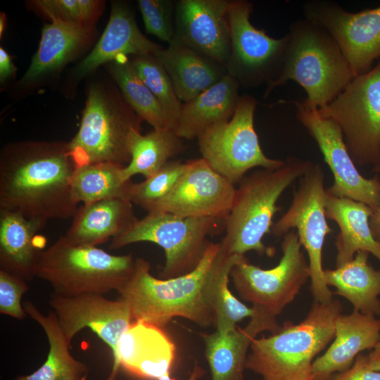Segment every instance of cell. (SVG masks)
I'll return each instance as SVG.
<instances>
[{
  "label": "cell",
  "instance_id": "20",
  "mask_svg": "<svg viewBox=\"0 0 380 380\" xmlns=\"http://www.w3.org/2000/svg\"><path fill=\"white\" fill-rule=\"evenodd\" d=\"M255 310V315L243 328L237 327L224 334L215 331L201 334L210 371V380H244L247 351L253 340L262 331L275 334L281 329L275 317Z\"/></svg>",
  "mask_w": 380,
  "mask_h": 380
},
{
  "label": "cell",
  "instance_id": "26",
  "mask_svg": "<svg viewBox=\"0 0 380 380\" xmlns=\"http://www.w3.org/2000/svg\"><path fill=\"white\" fill-rule=\"evenodd\" d=\"M169 75L183 103L189 102L224 77L227 68L189 46L172 42L155 55Z\"/></svg>",
  "mask_w": 380,
  "mask_h": 380
},
{
  "label": "cell",
  "instance_id": "7",
  "mask_svg": "<svg viewBox=\"0 0 380 380\" xmlns=\"http://www.w3.org/2000/svg\"><path fill=\"white\" fill-rule=\"evenodd\" d=\"M132 254L112 255L96 246H77L62 236L43 251L34 276L61 296L104 295L118 291L132 274Z\"/></svg>",
  "mask_w": 380,
  "mask_h": 380
},
{
  "label": "cell",
  "instance_id": "43",
  "mask_svg": "<svg viewBox=\"0 0 380 380\" xmlns=\"http://www.w3.org/2000/svg\"><path fill=\"white\" fill-rule=\"evenodd\" d=\"M376 173H380V170ZM369 224L373 236L380 242V202L376 210L372 213L369 219Z\"/></svg>",
  "mask_w": 380,
  "mask_h": 380
},
{
  "label": "cell",
  "instance_id": "11",
  "mask_svg": "<svg viewBox=\"0 0 380 380\" xmlns=\"http://www.w3.org/2000/svg\"><path fill=\"white\" fill-rule=\"evenodd\" d=\"M324 173L322 166L315 164L300 178L288 210L273 224L271 234L284 236L296 229L301 246L308 256L310 290L315 302L332 301L333 293L324 281L322 248L327 236L332 229L327 222Z\"/></svg>",
  "mask_w": 380,
  "mask_h": 380
},
{
  "label": "cell",
  "instance_id": "18",
  "mask_svg": "<svg viewBox=\"0 0 380 380\" xmlns=\"http://www.w3.org/2000/svg\"><path fill=\"white\" fill-rule=\"evenodd\" d=\"M229 5L227 0L177 1L172 42L227 68L230 56Z\"/></svg>",
  "mask_w": 380,
  "mask_h": 380
},
{
  "label": "cell",
  "instance_id": "16",
  "mask_svg": "<svg viewBox=\"0 0 380 380\" xmlns=\"http://www.w3.org/2000/svg\"><path fill=\"white\" fill-rule=\"evenodd\" d=\"M236 188L202 158L186 162V167L172 190L148 206L147 213L164 211L182 217L226 219Z\"/></svg>",
  "mask_w": 380,
  "mask_h": 380
},
{
  "label": "cell",
  "instance_id": "2",
  "mask_svg": "<svg viewBox=\"0 0 380 380\" xmlns=\"http://www.w3.org/2000/svg\"><path fill=\"white\" fill-rule=\"evenodd\" d=\"M232 255L221 241L209 242L195 269L170 279L154 277L150 262L139 258L118 292L128 304L133 321L163 328L172 318L181 317L203 328L215 326L217 282Z\"/></svg>",
  "mask_w": 380,
  "mask_h": 380
},
{
  "label": "cell",
  "instance_id": "21",
  "mask_svg": "<svg viewBox=\"0 0 380 380\" xmlns=\"http://www.w3.org/2000/svg\"><path fill=\"white\" fill-rule=\"evenodd\" d=\"M379 337L380 318L354 310L350 314L341 313L336 321L332 343L312 363V379L329 380L346 371L362 351L375 347Z\"/></svg>",
  "mask_w": 380,
  "mask_h": 380
},
{
  "label": "cell",
  "instance_id": "37",
  "mask_svg": "<svg viewBox=\"0 0 380 380\" xmlns=\"http://www.w3.org/2000/svg\"><path fill=\"white\" fill-rule=\"evenodd\" d=\"M32 5L51 20L91 25L99 15L102 3L96 0H36Z\"/></svg>",
  "mask_w": 380,
  "mask_h": 380
},
{
  "label": "cell",
  "instance_id": "45",
  "mask_svg": "<svg viewBox=\"0 0 380 380\" xmlns=\"http://www.w3.org/2000/svg\"><path fill=\"white\" fill-rule=\"evenodd\" d=\"M6 25V16L5 13H1L0 15V37H2V34L5 30Z\"/></svg>",
  "mask_w": 380,
  "mask_h": 380
},
{
  "label": "cell",
  "instance_id": "17",
  "mask_svg": "<svg viewBox=\"0 0 380 380\" xmlns=\"http://www.w3.org/2000/svg\"><path fill=\"white\" fill-rule=\"evenodd\" d=\"M49 303L70 345L79 331L89 328L110 348L113 358L122 336L132 322L129 307L122 298L111 300L102 294L61 296L53 292Z\"/></svg>",
  "mask_w": 380,
  "mask_h": 380
},
{
  "label": "cell",
  "instance_id": "38",
  "mask_svg": "<svg viewBox=\"0 0 380 380\" xmlns=\"http://www.w3.org/2000/svg\"><path fill=\"white\" fill-rule=\"evenodd\" d=\"M137 5L146 32L170 44L175 36V3L170 0H139Z\"/></svg>",
  "mask_w": 380,
  "mask_h": 380
},
{
  "label": "cell",
  "instance_id": "5",
  "mask_svg": "<svg viewBox=\"0 0 380 380\" xmlns=\"http://www.w3.org/2000/svg\"><path fill=\"white\" fill-rule=\"evenodd\" d=\"M313 163L289 157L276 169L261 168L239 182L232 208L224 220L225 235L221 242L232 255L251 251L272 257L274 249L262 241L271 233L273 217L280 210L282 194L312 167Z\"/></svg>",
  "mask_w": 380,
  "mask_h": 380
},
{
  "label": "cell",
  "instance_id": "33",
  "mask_svg": "<svg viewBox=\"0 0 380 380\" xmlns=\"http://www.w3.org/2000/svg\"><path fill=\"white\" fill-rule=\"evenodd\" d=\"M109 70L124 99L142 120L154 129H170L160 104L139 76L131 60L118 58L110 62Z\"/></svg>",
  "mask_w": 380,
  "mask_h": 380
},
{
  "label": "cell",
  "instance_id": "3",
  "mask_svg": "<svg viewBox=\"0 0 380 380\" xmlns=\"http://www.w3.org/2000/svg\"><path fill=\"white\" fill-rule=\"evenodd\" d=\"M286 35L281 69L267 85L265 96L292 80L305 90L304 101L310 108L326 106L354 78L347 60L330 34L307 18L294 21Z\"/></svg>",
  "mask_w": 380,
  "mask_h": 380
},
{
  "label": "cell",
  "instance_id": "23",
  "mask_svg": "<svg viewBox=\"0 0 380 380\" xmlns=\"http://www.w3.org/2000/svg\"><path fill=\"white\" fill-rule=\"evenodd\" d=\"M62 237L77 246H96L122 234L137 220L132 203L109 198L77 208Z\"/></svg>",
  "mask_w": 380,
  "mask_h": 380
},
{
  "label": "cell",
  "instance_id": "24",
  "mask_svg": "<svg viewBox=\"0 0 380 380\" xmlns=\"http://www.w3.org/2000/svg\"><path fill=\"white\" fill-rule=\"evenodd\" d=\"M46 224L21 214L0 210V270L32 280L44 250L39 234Z\"/></svg>",
  "mask_w": 380,
  "mask_h": 380
},
{
  "label": "cell",
  "instance_id": "34",
  "mask_svg": "<svg viewBox=\"0 0 380 380\" xmlns=\"http://www.w3.org/2000/svg\"><path fill=\"white\" fill-rule=\"evenodd\" d=\"M131 61L139 76L160 104L170 129L174 130L183 103L165 68L153 55L134 56Z\"/></svg>",
  "mask_w": 380,
  "mask_h": 380
},
{
  "label": "cell",
  "instance_id": "36",
  "mask_svg": "<svg viewBox=\"0 0 380 380\" xmlns=\"http://www.w3.org/2000/svg\"><path fill=\"white\" fill-rule=\"evenodd\" d=\"M186 167V162L170 160L159 171L144 181L132 182L129 190V201L146 210L169 194Z\"/></svg>",
  "mask_w": 380,
  "mask_h": 380
},
{
  "label": "cell",
  "instance_id": "30",
  "mask_svg": "<svg viewBox=\"0 0 380 380\" xmlns=\"http://www.w3.org/2000/svg\"><path fill=\"white\" fill-rule=\"evenodd\" d=\"M23 308L44 329L49 341V350L45 362L38 369L15 380H65L87 376V366L71 355L70 345L54 312L50 311L44 315L31 301L25 302Z\"/></svg>",
  "mask_w": 380,
  "mask_h": 380
},
{
  "label": "cell",
  "instance_id": "12",
  "mask_svg": "<svg viewBox=\"0 0 380 380\" xmlns=\"http://www.w3.org/2000/svg\"><path fill=\"white\" fill-rule=\"evenodd\" d=\"M281 251L279 262L271 269L254 265L244 256L230 272L239 297L275 317L295 299L310 279L309 264L294 230L284 236Z\"/></svg>",
  "mask_w": 380,
  "mask_h": 380
},
{
  "label": "cell",
  "instance_id": "46",
  "mask_svg": "<svg viewBox=\"0 0 380 380\" xmlns=\"http://www.w3.org/2000/svg\"><path fill=\"white\" fill-rule=\"evenodd\" d=\"M86 377L87 376H82V377H78L75 379H65V380H86Z\"/></svg>",
  "mask_w": 380,
  "mask_h": 380
},
{
  "label": "cell",
  "instance_id": "14",
  "mask_svg": "<svg viewBox=\"0 0 380 380\" xmlns=\"http://www.w3.org/2000/svg\"><path fill=\"white\" fill-rule=\"evenodd\" d=\"M296 118L316 142L334 177L327 192L368 205L373 213L380 202V179L363 177L357 170L346 145L343 133L331 119L303 101H294Z\"/></svg>",
  "mask_w": 380,
  "mask_h": 380
},
{
  "label": "cell",
  "instance_id": "35",
  "mask_svg": "<svg viewBox=\"0 0 380 380\" xmlns=\"http://www.w3.org/2000/svg\"><path fill=\"white\" fill-rule=\"evenodd\" d=\"M245 255H234L225 264L218 277L214 311L216 331L227 333L237 328V323L246 317H253L256 310L238 300L228 286L229 277L233 266Z\"/></svg>",
  "mask_w": 380,
  "mask_h": 380
},
{
  "label": "cell",
  "instance_id": "15",
  "mask_svg": "<svg viewBox=\"0 0 380 380\" xmlns=\"http://www.w3.org/2000/svg\"><path fill=\"white\" fill-rule=\"evenodd\" d=\"M303 11L305 18L334 38L354 77L369 72L380 59V6L353 13L331 1L312 0L303 4Z\"/></svg>",
  "mask_w": 380,
  "mask_h": 380
},
{
  "label": "cell",
  "instance_id": "28",
  "mask_svg": "<svg viewBox=\"0 0 380 380\" xmlns=\"http://www.w3.org/2000/svg\"><path fill=\"white\" fill-rule=\"evenodd\" d=\"M239 82L227 74L218 82L182 104L174 131L192 139L207 129L230 120L239 101Z\"/></svg>",
  "mask_w": 380,
  "mask_h": 380
},
{
  "label": "cell",
  "instance_id": "42",
  "mask_svg": "<svg viewBox=\"0 0 380 380\" xmlns=\"http://www.w3.org/2000/svg\"><path fill=\"white\" fill-rule=\"evenodd\" d=\"M367 367L380 372V337L375 347L367 355Z\"/></svg>",
  "mask_w": 380,
  "mask_h": 380
},
{
  "label": "cell",
  "instance_id": "47",
  "mask_svg": "<svg viewBox=\"0 0 380 380\" xmlns=\"http://www.w3.org/2000/svg\"><path fill=\"white\" fill-rule=\"evenodd\" d=\"M311 380H315V379H311Z\"/></svg>",
  "mask_w": 380,
  "mask_h": 380
},
{
  "label": "cell",
  "instance_id": "1",
  "mask_svg": "<svg viewBox=\"0 0 380 380\" xmlns=\"http://www.w3.org/2000/svg\"><path fill=\"white\" fill-rule=\"evenodd\" d=\"M75 169L67 143L7 144L0 156V210L45 224L72 217L78 208L71 193Z\"/></svg>",
  "mask_w": 380,
  "mask_h": 380
},
{
  "label": "cell",
  "instance_id": "39",
  "mask_svg": "<svg viewBox=\"0 0 380 380\" xmlns=\"http://www.w3.org/2000/svg\"><path fill=\"white\" fill-rule=\"evenodd\" d=\"M27 291L25 280L0 270V312L23 320L27 314L21 298Z\"/></svg>",
  "mask_w": 380,
  "mask_h": 380
},
{
  "label": "cell",
  "instance_id": "32",
  "mask_svg": "<svg viewBox=\"0 0 380 380\" xmlns=\"http://www.w3.org/2000/svg\"><path fill=\"white\" fill-rule=\"evenodd\" d=\"M125 165L94 163L75 167L71 180L72 199L78 204H88L109 198L129 201L132 182L125 181L122 169Z\"/></svg>",
  "mask_w": 380,
  "mask_h": 380
},
{
  "label": "cell",
  "instance_id": "22",
  "mask_svg": "<svg viewBox=\"0 0 380 380\" xmlns=\"http://www.w3.org/2000/svg\"><path fill=\"white\" fill-rule=\"evenodd\" d=\"M161 49L141 32L127 5L114 1L102 35L91 51L78 65L76 72L79 75H87L101 65L127 55L155 56Z\"/></svg>",
  "mask_w": 380,
  "mask_h": 380
},
{
  "label": "cell",
  "instance_id": "4",
  "mask_svg": "<svg viewBox=\"0 0 380 380\" xmlns=\"http://www.w3.org/2000/svg\"><path fill=\"white\" fill-rule=\"evenodd\" d=\"M341 302H315L298 324L285 322L279 331L255 338L246 369L262 380H311L315 357L334 339L335 325L342 313Z\"/></svg>",
  "mask_w": 380,
  "mask_h": 380
},
{
  "label": "cell",
  "instance_id": "25",
  "mask_svg": "<svg viewBox=\"0 0 380 380\" xmlns=\"http://www.w3.org/2000/svg\"><path fill=\"white\" fill-rule=\"evenodd\" d=\"M325 213L339 228L335 246L336 267L350 261L359 251H366L380 262V242L372 233L373 210L366 204L327 192Z\"/></svg>",
  "mask_w": 380,
  "mask_h": 380
},
{
  "label": "cell",
  "instance_id": "19",
  "mask_svg": "<svg viewBox=\"0 0 380 380\" xmlns=\"http://www.w3.org/2000/svg\"><path fill=\"white\" fill-rule=\"evenodd\" d=\"M175 346L163 328L133 321L122 336L113 366L106 380H115L120 367L144 379H158L170 373Z\"/></svg>",
  "mask_w": 380,
  "mask_h": 380
},
{
  "label": "cell",
  "instance_id": "9",
  "mask_svg": "<svg viewBox=\"0 0 380 380\" xmlns=\"http://www.w3.org/2000/svg\"><path fill=\"white\" fill-rule=\"evenodd\" d=\"M318 111L338 125L355 164L380 170V59Z\"/></svg>",
  "mask_w": 380,
  "mask_h": 380
},
{
  "label": "cell",
  "instance_id": "29",
  "mask_svg": "<svg viewBox=\"0 0 380 380\" xmlns=\"http://www.w3.org/2000/svg\"><path fill=\"white\" fill-rule=\"evenodd\" d=\"M369 253L357 252L347 263L335 269L324 270V281L336 291L333 294L343 296L354 310L364 315L380 316V269L369 263Z\"/></svg>",
  "mask_w": 380,
  "mask_h": 380
},
{
  "label": "cell",
  "instance_id": "40",
  "mask_svg": "<svg viewBox=\"0 0 380 380\" xmlns=\"http://www.w3.org/2000/svg\"><path fill=\"white\" fill-rule=\"evenodd\" d=\"M329 380H380V372L370 369L367 355L360 353L348 369L334 374Z\"/></svg>",
  "mask_w": 380,
  "mask_h": 380
},
{
  "label": "cell",
  "instance_id": "41",
  "mask_svg": "<svg viewBox=\"0 0 380 380\" xmlns=\"http://www.w3.org/2000/svg\"><path fill=\"white\" fill-rule=\"evenodd\" d=\"M15 67L9 53L3 48H0V82L4 83L11 77L15 72Z\"/></svg>",
  "mask_w": 380,
  "mask_h": 380
},
{
  "label": "cell",
  "instance_id": "44",
  "mask_svg": "<svg viewBox=\"0 0 380 380\" xmlns=\"http://www.w3.org/2000/svg\"><path fill=\"white\" fill-rule=\"evenodd\" d=\"M205 374V370L197 363L194 366L193 370L191 372L189 378L186 380H198ZM158 380H176L170 377V373L166 374Z\"/></svg>",
  "mask_w": 380,
  "mask_h": 380
},
{
  "label": "cell",
  "instance_id": "27",
  "mask_svg": "<svg viewBox=\"0 0 380 380\" xmlns=\"http://www.w3.org/2000/svg\"><path fill=\"white\" fill-rule=\"evenodd\" d=\"M91 25L61 20L44 25L38 49L20 84L30 85L70 61L88 42Z\"/></svg>",
  "mask_w": 380,
  "mask_h": 380
},
{
  "label": "cell",
  "instance_id": "10",
  "mask_svg": "<svg viewBox=\"0 0 380 380\" xmlns=\"http://www.w3.org/2000/svg\"><path fill=\"white\" fill-rule=\"evenodd\" d=\"M256 106L254 97L242 96L230 120L213 125L197 138L201 158L234 185L253 168L276 169L285 162L264 153L254 127Z\"/></svg>",
  "mask_w": 380,
  "mask_h": 380
},
{
  "label": "cell",
  "instance_id": "6",
  "mask_svg": "<svg viewBox=\"0 0 380 380\" xmlns=\"http://www.w3.org/2000/svg\"><path fill=\"white\" fill-rule=\"evenodd\" d=\"M116 90L96 82L89 87L79 129L67 143L75 167L109 162L130 161L128 137L141 129L142 120Z\"/></svg>",
  "mask_w": 380,
  "mask_h": 380
},
{
  "label": "cell",
  "instance_id": "13",
  "mask_svg": "<svg viewBox=\"0 0 380 380\" xmlns=\"http://www.w3.org/2000/svg\"><path fill=\"white\" fill-rule=\"evenodd\" d=\"M252 11L253 5L248 1H230V56L227 70L247 87L267 85L277 77L288 42L286 34L276 39L254 27L250 21Z\"/></svg>",
  "mask_w": 380,
  "mask_h": 380
},
{
  "label": "cell",
  "instance_id": "31",
  "mask_svg": "<svg viewBox=\"0 0 380 380\" xmlns=\"http://www.w3.org/2000/svg\"><path fill=\"white\" fill-rule=\"evenodd\" d=\"M130 161L122 169L125 181L135 175L148 178L164 167L183 148L181 139L171 129H153L142 134L141 129H133L128 137Z\"/></svg>",
  "mask_w": 380,
  "mask_h": 380
},
{
  "label": "cell",
  "instance_id": "8",
  "mask_svg": "<svg viewBox=\"0 0 380 380\" xmlns=\"http://www.w3.org/2000/svg\"><path fill=\"white\" fill-rule=\"evenodd\" d=\"M220 219L210 217H182L171 213H147L125 232L111 239L110 247L147 241L160 246L165 261L160 275L170 279L186 274L196 267L210 241L208 236Z\"/></svg>",
  "mask_w": 380,
  "mask_h": 380
}]
</instances>
